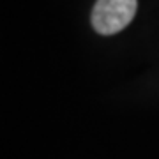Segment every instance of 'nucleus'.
<instances>
[{
    "mask_svg": "<svg viewBox=\"0 0 159 159\" xmlns=\"http://www.w3.org/2000/svg\"><path fill=\"white\" fill-rule=\"evenodd\" d=\"M136 9V0H97L92 9V27L101 35L117 34L131 23Z\"/></svg>",
    "mask_w": 159,
    "mask_h": 159,
    "instance_id": "1",
    "label": "nucleus"
}]
</instances>
